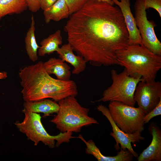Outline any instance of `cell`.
I'll return each instance as SVG.
<instances>
[{"label":"cell","instance_id":"6da1fadb","mask_svg":"<svg viewBox=\"0 0 161 161\" xmlns=\"http://www.w3.org/2000/svg\"><path fill=\"white\" fill-rule=\"evenodd\" d=\"M64 30L73 51L95 66L119 65L116 53L129 45L120 10L106 2L89 0L70 15Z\"/></svg>","mask_w":161,"mask_h":161},{"label":"cell","instance_id":"7a4b0ae2","mask_svg":"<svg viewBox=\"0 0 161 161\" xmlns=\"http://www.w3.org/2000/svg\"><path fill=\"white\" fill-rule=\"evenodd\" d=\"M24 101H34L50 98L59 102L69 96L78 94L73 80H62L51 77L46 71L43 62L21 68L18 72Z\"/></svg>","mask_w":161,"mask_h":161},{"label":"cell","instance_id":"3957f363","mask_svg":"<svg viewBox=\"0 0 161 161\" xmlns=\"http://www.w3.org/2000/svg\"><path fill=\"white\" fill-rule=\"evenodd\" d=\"M116 57L119 65L124 68L129 75L147 82L155 80L161 68V56L142 45L129 44L118 51Z\"/></svg>","mask_w":161,"mask_h":161},{"label":"cell","instance_id":"277c9868","mask_svg":"<svg viewBox=\"0 0 161 161\" xmlns=\"http://www.w3.org/2000/svg\"><path fill=\"white\" fill-rule=\"evenodd\" d=\"M75 97L69 96L59 101L57 115L50 120L61 132L78 133L84 126L99 124L97 120L89 116V109L81 106Z\"/></svg>","mask_w":161,"mask_h":161},{"label":"cell","instance_id":"5b68a950","mask_svg":"<svg viewBox=\"0 0 161 161\" xmlns=\"http://www.w3.org/2000/svg\"><path fill=\"white\" fill-rule=\"evenodd\" d=\"M22 112L24 115L23 120L21 122L17 121L14 124L20 132L34 143L35 146L41 142L49 148H53L55 146L58 147L63 143H68L71 139L77 138L72 136V132H61L56 135H51L44 128L39 114L25 109Z\"/></svg>","mask_w":161,"mask_h":161},{"label":"cell","instance_id":"8992f818","mask_svg":"<svg viewBox=\"0 0 161 161\" xmlns=\"http://www.w3.org/2000/svg\"><path fill=\"white\" fill-rule=\"evenodd\" d=\"M111 74L112 84L103 91L102 97L96 101H117L134 106L136 103L134 99L135 90L138 83L143 80L142 79L130 76L125 69L119 73L112 69Z\"/></svg>","mask_w":161,"mask_h":161},{"label":"cell","instance_id":"52a82bcc","mask_svg":"<svg viewBox=\"0 0 161 161\" xmlns=\"http://www.w3.org/2000/svg\"><path fill=\"white\" fill-rule=\"evenodd\" d=\"M108 107L113 120L124 132L141 133L144 130L143 118L145 114L140 107L115 101L109 102Z\"/></svg>","mask_w":161,"mask_h":161},{"label":"cell","instance_id":"ba28073f","mask_svg":"<svg viewBox=\"0 0 161 161\" xmlns=\"http://www.w3.org/2000/svg\"><path fill=\"white\" fill-rule=\"evenodd\" d=\"M134 18L142 38V45L150 51L161 56V43L154 28L156 24L148 20L144 0H136L134 5Z\"/></svg>","mask_w":161,"mask_h":161},{"label":"cell","instance_id":"9c48e42d","mask_svg":"<svg viewBox=\"0 0 161 161\" xmlns=\"http://www.w3.org/2000/svg\"><path fill=\"white\" fill-rule=\"evenodd\" d=\"M134 99L146 114L153 109L161 100V82L143 80L138 83Z\"/></svg>","mask_w":161,"mask_h":161},{"label":"cell","instance_id":"30bf717a","mask_svg":"<svg viewBox=\"0 0 161 161\" xmlns=\"http://www.w3.org/2000/svg\"><path fill=\"white\" fill-rule=\"evenodd\" d=\"M97 109L107 118L110 123L112 132H110V135L116 141V143L114 145L116 149H119L120 144L121 149L124 150H128L134 157L137 158L138 154L134 150L131 143H139L140 141L145 139V138L142 136L141 133L137 132L130 134L124 132L118 127L113 120L108 108L101 104L97 106Z\"/></svg>","mask_w":161,"mask_h":161},{"label":"cell","instance_id":"8fae6325","mask_svg":"<svg viewBox=\"0 0 161 161\" xmlns=\"http://www.w3.org/2000/svg\"><path fill=\"white\" fill-rule=\"evenodd\" d=\"M149 132L152 136L149 145L138 156V161H161V130L154 122L148 126Z\"/></svg>","mask_w":161,"mask_h":161},{"label":"cell","instance_id":"7c38bea8","mask_svg":"<svg viewBox=\"0 0 161 161\" xmlns=\"http://www.w3.org/2000/svg\"><path fill=\"white\" fill-rule=\"evenodd\" d=\"M123 15L129 33V44H142V38L131 12L130 0H112Z\"/></svg>","mask_w":161,"mask_h":161},{"label":"cell","instance_id":"4fadbf2b","mask_svg":"<svg viewBox=\"0 0 161 161\" xmlns=\"http://www.w3.org/2000/svg\"><path fill=\"white\" fill-rule=\"evenodd\" d=\"M77 138L81 140L86 144V153L93 155L98 161H131L134 157L129 150H124L121 149L120 151L117 152V155L115 156H105L100 152L92 140L87 141L80 134H79Z\"/></svg>","mask_w":161,"mask_h":161},{"label":"cell","instance_id":"5bb4252c","mask_svg":"<svg viewBox=\"0 0 161 161\" xmlns=\"http://www.w3.org/2000/svg\"><path fill=\"white\" fill-rule=\"evenodd\" d=\"M73 51L72 47L68 43L59 47L56 52L60 58L64 61L69 63L73 67L72 74L78 75L85 70L87 62L82 56L75 55Z\"/></svg>","mask_w":161,"mask_h":161},{"label":"cell","instance_id":"9a60e30c","mask_svg":"<svg viewBox=\"0 0 161 161\" xmlns=\"http://www.w3.org/2000/svg\"><path fill=\"white\" fill-rule=\"evenodd\" d=\"M47 72L54 74L58 79L64 81L70 80L71 73L70 67L61 58H51L43 63Z\"/></svg>","mask_w":161,"mask_h":161},{"label":"cell","instance_id":"2e32d148","mask_svg":"<svg viewBox=\"0 0 161 161\" xmlns=\"http://www.w3.org/2000/svg\"><path fill=\"white\" fill-rule=\"evenodd\" d=\"M23 106L24 109L32 112L43 113L44 117L57 113L59 108L58 103L47 99L34 101H25Z\"/></svg>","mask_w":161,"mask_h":161},{"label":"cell","instance_id":"e0dca14e","mask_svg":"<svg viewBox=\"0 0 161 161\" xmlns=\"http://www.w3.org/2000/svg\"><path fill=\"white\" fill-rule=\"evenodd\" d=\"M46 23L51 21H58L67 18L70 16L68 8L64 0H57L52 6L44 10Z\"/></svg>","mask_w":161,"mask_h":161},{"label":"cell","instance_id":"ac0fdd59","mask_svg":"<svg viewBox=\"0 0 161 161\" xmlns=\"http://www.w3.org/2000/svg\"><path fill=\"white\" fill-rule=\"evenodd\" d=\"M62 43V38L60 30H58L47 38L43 39L40 42L41 46L38 50V55L44 56L56 52L59 46Z\"/></svg>","mask_w":161,"mask_h":161},{"label":"cell","instance_id":"d6986e66","mask_svg":"<svg viewBox=\"0 0 161 161\" xmlns=\"http://www.w3.org/2000/svg\"><path fill=\"white\" fill-rule=\"evenodd\" d=\"M35 22L32 14L30 27L27 32L25 38V48L30 59L34 62L38 60V50L39 47L36 40L35 35Z\"/></svg>","mask_w":161,"mask_h":161},{"label":"cell","instance_id":"ffe728a7","mask_svg":"<svg viewBox=\"0 0 161 161\" xmlns=\"http://www.w3.org/2000/svg\"><path fill=\"white\" fill-rule=\"evenodd\" d=\"M27 8L26 0H0V19L8 15L21 13Z\"/></svg>","mask_w":161,"mask_h":161},{"label":"cell","instance_id":"44dd1931","mask_svg":"<svg viewBox=\"0 0 161 161\" xmlns=\"http://www.w3.org/2000/svg\"><path fill=\"white\" fill-rule=\"evenodd\" d=\"M68 8L70 15L80 9L89 0H64Z\"/></svg>","mask_w":161,"mask_h":161},{"label":"cell","instance_id":"7402d4cb","mask_svg":"<svg viewBox=\"0 0 161 161\" xmlns=\"http://www.w3.org/2000/svg\"><path fill=\"white\" fill-rule=\"evenodd\" d=\"M161 114V100L157 106L150 112L145 114L143 118L144 124L149 123L150 120L155 116Z\"/></svg>","mask_w":161,"mask_h":161},{"label":"cell","instance_id":"603a6c76","mask_svg":"<svg viewBox=\"0 0 161 161\" xmlns=\"http://www.w3.org/2000/svg\"><path fill=\"white\" fill-rule=\"evenodd\" d=\"M145 9L152 8L157 11L161 18V0H144Z\"/></svg>","mask_w":161,"mask_h":161},{"label":"cell","instance_id":"cb8c5ba5","mask_svg":"<svg viewBox=\"0 0 161 161\" xmlns=\"http://www.w3.org/2000/svg\"><path fill=\"white\" fill-rule=\"evenodd\" d=\"M27 8L33 13L37 12L41 8L40 0H26Z\"/></svg>","mask_w":161,"mask_h":161},{"label":"cell","instance_id":"d4e9b609","mask_svg":"<svg viewBox=\"0 0 161 161\" xmlns=\"http://www.w3.org/2000/svg\"><path fill=\"white\" fill-rule=\"evenodd\" d=\"M57 0H40L41 8L43 11L52 6Z\"/></svg>","mask_w":161,"mask_h":161},{"label":"cell","instance_id":"484cf974","mask_svg":"<svg viewBox=\"0 0 161 161\" xmlns=\"http://www.w3.org/2000/svg\"><path fill=\"white\" fill-rule=\"evenodd\" d=\"M7 77V72L4 71L0 72V80L5 79Z\"/></svg>","mask_w":161,"mask_h":161},{"label":"cell","instance_id":"4316f807","mask_svg":"<svg viewBox=\"0 0 161 161\" xmlns=\"http://www.w3.org/2000/svg\"><path fill=\"white\" fill-rule=\"evenodd\" d=\"M98 1H103L111 5H114V3L112 0H95Z\"/></svg>","mask_w":161,"mask_h":161}]
</instances>
